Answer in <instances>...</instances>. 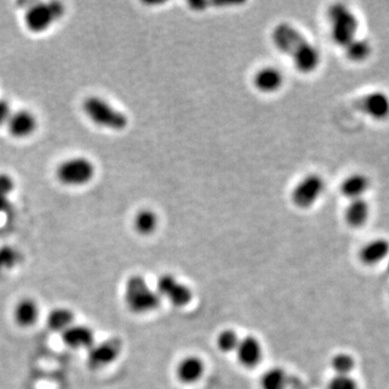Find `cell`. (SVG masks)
<instances>
[{
	"label": "cell",
	"mask_w": 389,
	"mask_h": 389,
	"mask_svg": "<svg viewBox=\"0 0 389 389\" xmlns=\"http://www.w3.org/2000/svg\"><path fill=\"white\" fill-rule=\"evenodd\" d=\"M370 216V207L364 198L352 200L345 211V220L349 226H364Z\"/></svg>",
	"instance_id": "obj_16"
},
{
	"label": "cell",
	"mask_w": 389,
	"mask_h": 389,
	"mask_svg": "<svg viewBox=\"0 0 389 389\" xmlns=\"http://www.w3.org/2000/svg\"><path fill=\"white\" fill-rule=\"evenodd\" d=\"M49 327L57 332H64L74 323V314L67 308H55L50 311L47 319Z\"/></svg>",
	"instance_id": "obj_20"
},
{
	"label": "cell",
	"mask_w": 389,
	"mask_h": 389,
	"mask_svg": "<svg viewBox=\"0 0 389 389\" xmlns=\"http://www.w3.org/2000/svg\"><path fill=\"white\" fill-rule=\"evenodd\" d=\"M327 389H358V385L349 376H335L330 381Z\"/></svg>",
	"instance_id": "obj_27"
},
{
	"label": "cell",
	"mask_w": 389,
	"mask_h": 389,
	"mask_svg": "<svg viewBox=\"0 0 389 389\" xmlns=\"http://www.w3.org/2000/svg\"><path fill=\"white\" fill-rule=\"evenodd\" d=\"M63 342L71 348H91L93 346V331L86 325H71L62 332Z\"/></svg>",
	"instance_id": "obj_13"
},
{
	"label": "cell",
	"mask_w": 389,
	"mask_h": 389,
	"mask_svg": "<svg viewBox=\"0 0 389 389\" xmlns=\"http://www.w3.org/2000/svg\"><path fill=\"white\" fill-rule=\"evenodd\" d=\"M284 78L281 73L274 67H265L257 71L255 77V83L257 89L263 92H274L279 89Z\"/></svg>",
	"instance_id": "obj_18"
},
{
	"label": "cell",
	"mask_w": 389,
	"mask_h": 389,
	"mask_svg": "<svg viewBox=\"0 0 389 389\" xmlns=\"http://www.w3.org/2000/svg\"><path fill=\"white\" fill-rule=\"evenodd\" d=\"M331 366L337 376H349L355 368V360L348 354H337L333 357Z\"/></svg>",
	"instance_id": "obj_25"
},
{
	"label": "cell",
	"mask_w": 389,
	"mask_h": 389,
	"mask_svg": "<svg viewBox=\"0 0 389 389\" xmlns=\"http://www.w3.org/2000/svg\"><path fill=\"white\" fill-rule=\"evenodd\" d=\"M204 364L200 358L190 356L184 358L177 368L178 378L185 384L198 382L204 376Z\"/></svg>",
	"instance_id": "obj_14"
},
{
	"label": "cell",
	"mask_w": 389,
	"mask_h": 389,
	"mask_svg": "<svg viewBox=\"0 0 389 389\" xmlns=\"http://www.w3.org/2000/svg\"><path fill=\"white\" fill-rule=\"evenodd\" d=\"M239 342H240V339H239L236 331L224 330L219 335L216 343H218L219 348L222 350L223 353H231V352H236Z\"/></svg>",
	"instance_id": "obj_26"
},
{
	"label": "cell",
	"mask_w": 389,
	"mask_h": 389,
	"mask_svg": "<svg viewBox=\"0 0 389 389\" xmlns=\"http://www.w3.org/2000/svg\"><path fill=\"white\" fill-rule=\"evenodd\" d=\"M387 269H388V272H389V262H388V265H387Z\"/></svg>",
	"instance_id": "obj_32"
},
{
	"label": "cell",
	"mask_w": 389,
	"mask_h": 389,
	"mask_svg": "<svg viewBox=\"0 0 389 389\" xmlns=\"http://www.w3.org/2000/svg\"><path fill=\"white\" fill-rule=\"evenodd\" d=\"M358 110L373 120H383L389 117V96L383 91H373L356 102Z\"/></svg>",
	"instance_id": "obj_10"
},
{
	"label": "cell",
	"mask_w": 389,
	"mask_h": 389,
	"mask_svg": "<svg viewBox=\"0 0 389 389\" xmlns=\"http://www.w3.org/2000/svg\"><path fill=\"white\" fill-rule=\"evenodd\" d=\"M10 208V202L8 198L0 197V214L7 212Z\"/></svg>",
	"instance_id": "obj_31"
},
{
	"label": "cell",
	"mask_w": 389,
	"mask_h": 389,
	"mask_svg": "<svg viewBox=\"0 0 389 389\" xmlns=\"http://www.w3.org/2000/svg\"><path fill=\"white\" fill-rule=\"evenodd\" d=\"M20 261L21 253L16 248L11 245H4L0 248V274L12 269L20 263Z\"/></svg>",
	"instance_id": "obj_24"
},
{
	"label": "cell",
	"mask_w": 389,
	"mask_h": 389,
	"mask_svg": "<svg viewBox=\"0 0 389 389\" xmlns=\"http://www.w3.org/2000/svg\"><path fill=\"white\" fill-rule=\"evenodd\" d=\"M239 362L245 368H255L263 357V347L257 337L248 335L239 342L236 349Z\"/></svg>",
	"instance_id": "obj_12"
},
{
	"label": "cell",
	"mask_w": 389,
	"mask_h": 389,
	"mask_svg": "<svg viewBox=\"0 0 389 389\" xmlns=\"http://www.w3.org/2000/svg\"><path fill=\"white\" fill-rule=\"evenodd\" d=\"M158 218L151 210H142L135 216L134 227L141 235H151L157 228Z\"/></svg>",
	"instance_id": "obj_23"
},
{
	"label": "cell",
	"mask_w": 389,
	"mask_h": 389,
	"mask_svg": "<svg viewBox=\"0 0 389 389\" xmlns=\"http://www.w3.org/2000/svg\"><path fill=\"white\" fill-rule=\"evenodd\" d=\"M83 110L93 124L110 130H124L128 126V118L124 112L110 105L100 96H88L83 100Z\"/></svg>",
	"instance_id": "obj_3"
},
{
	"label": "cell",
	"mask_w": 389,
	"mask_h": 389,
	"mask_svg": "<svg viewBox=\"0 0 389 389\" xmlns=\"http://www.w3.org/2000/svg\"><path fill=\"white\" fill-rule=\"evenodd\" d=\"M14 190V181L9 174L0 173V197L8 198Z\"/></svg>",
	"instance_id": "obj_28"
},
{
	"label": "cell",
	"mask_w": 389,
	"mask_h": 389,
	"mask_svg": "<svg viewBox=\"0 0 389 389\" xmlns=\"http://www.w3.org/2000/svg\"><path fill=\"white\" fill-rule=\"evenodd\" d=\"M325 183L320 177L313 174L305 178L294 190L292 200L296 206L302 209L308 208L317 202L323 194Z\"/></svg>",
	"instance_id": "obj_9"
},
{
	"label": "cell",
	"mask_w": 389,
	"mask_h": 389,
	"mask_svg": "<svg viewBox=\"0 0 389 389\" xmlns=\"http://www.w3.org/2000/svg\"><path fill=\"white\" fill-rule=\"evenodd\" d=\"M389 255V243L386 239H374L366 243L360 251V260L366 265H376L384 261Z\"/></svg>",
	"instance_id": "obj_15"
},
{
	"label": "cell",
	"mask_w": 389,
	"mask_h": 389,
	"mask_svg": "<svg viewBox=\"0 0 389 389\" xmlns=\"http://www.w3.org/2000/svg\"><path fill=\"white\" fill-rule=\"evenodd\" d=\"M14 319L21 327H30L36 323L39 316L38 304L30 298L20 301L14 307Z\"/></svg>",
	"instance_id": "obj_17"
},
{
	"label": "cell",
	"mask_w": 389,
	"mask_h": 389,
	"mask_svg": "<svg viewBox=\"0 0 389 389\" xmlns=\"http://www.w3.org/2000/svg\"><path fill=\"white\" fill-rule=\"evenodd\" d=\"M124 302L134 314L144 315L155 311L161 304L156 289H151L144 277L131 276L124 286Z\"/></svg>",
	"instance_id": "obj_2"
},
{
	"label": "cell",
	"mask_w": 389,
	"mask_h": 389,
	"mask_svg": "<svg viewBox=\"0 0 389 389\" xmlns=\"http://www.w3.org/2000/svg\"><path fill=\"white\" fill-rule=\"evenodd\" d=\"M37 118L30 110H18L12 112L9 122L6 126L10 134L16 139L28 138L36 131Z\"/></svg>",
	"instance_id": "obj_11"
},
{
	"label": "cell",
	"mask_w": 389,
	"mask_h": 389,
	"mask_svg": "<svg viewBox=\"0 0 389 389\" xmlns=\"http://www.w3.org/2000/svg\"><path fill=\"white\" fill-rule=\"evenodd\" d=\"M272 40L279 50L294 59L298 71L310 73L320 62L318 50L298 32L289 24L281 23L272 32Z\"/></svg>",
	"instance_id": "obj_1"
},
{
	"label": "cell",
	"mask_w": 389,
	"mask_h": 389,
	"mask_svg": "<svg viewBox=\"0 0 389 389\" xmlns=\"http://www.w3.org/2000/svg\"><path fill=\"white\" fill-rule=\"evenodd\" d=\"M346 55L354 62H362L366 60L372 52V47L366 39L355 38L345 47Z\"/></svg>",
	"instance_id": "obj_22"
},
{
	"label": "cell",
	"mask_w": 389,
	"mask_h": 389,
	"mask_svg": "<svg viewBox=\"0 0 389 389\" xmlns=\"http://www.w3.org/2000/svg\"><path fill=\"white\" fill-rule=\"evenodd\" d=\"M12 112H13V110H12L9 102L0 99V127L6 126L8 124Z\"/></svg>",
	"instance_id": "obj_30"
},
{
	"label": "cell",
	"mask_w": 389,
	"mask_h": 389,
	"mask_svg": "<svg viewBox=\"0 0 389 389\" xmlns=\"http://www.w3.org/2000/svg\"><path fill=\"white\" fill-rule=\"evenodd\" d=\"M122 342L110 339L92 346L88 355V366L91 368H101L112 364L122 353Z\"/></svg>",
	"instance_id": "obj_8"
},
{
	"label": "cell",
	"mask_w": 389,
	"mask_h": 389,
	"mask_svg": "<svg viewBox=\"0 0 389 389\" xmlns=\"http://www.w3.org/2000/svg\"><path fill=\"white\" fill-rule=\"evenodd\" d=\"M190 6L194 10H204L209 6H236L241 5V3L236 1H207V0H198V1H190Z\"/></svg>",
	"instance_id": "obj_29"
},
{
	"label": "cell",
	"mask_w": 389,
	"mask_h": 389,
	"mask_svg": "<svg viewBox=\"0 0 389 389\" xmlns=\"http://www.w3.org/2000/svg\"><path fill=\"white\" fill-rule=\"evenodd\" d=\"M65 13V7L59 1L38 3L28 8L24 16L26 28L33 33L46 32L55 22L61 20Z\"/></svg>",
	"instance_id": "obj_6"
},
{
	"label": "cell",
	"mask_w": 389,
	"mask_h": 389,
	"mask_svg": "<svg viewBox=\"0 0 389 389\" xmlns=\"http://www.w3.org/2000/svg\"><path fill=\"white\" fill-rule=\"evenodd\" d=\"M370 181L364 174H353L348 177L342 184L341 190L344 196L350 199H359L362 194L368 190Z\"/></svg>",
	"instance_id": "obj_19"
},
{
	"label": "cell",
	"mask_w": 389,
	"mask_h": 389,
	"mask_svg": "<svg viewBox=\"0 0 389 389\" xmlns=\"http://www.w3.org/2000/svg\"><path fill=\"white\" fill-rule=\"evenodd\" d=\"M288 376L281 368H272L261 378L262 389H286Z\"/></svg>",
	"instance_id": "obj_21"
},
{
	"label": "cell",
	"mask_w": 389,
	"mask_h": 389,
	"mask_svg": "<svg viewBox=\"0 0 389 389\" xmlns=\"http://www.w3.org/2000/svg\"><path fill=\"white\" fill-rule=\"evenodd\" d=\"M60 183L67 186H83L95 175V166L83 156H76L62 161L55 171Z\"/></svg>",
	"instance_id": "obj_5"
},
{
	"label": "cell",
	"mask_w": 389,
	"mask_h": 389,
	"mask_svg": "<svg viewBox=\"0 0 389 389\" xmlns=\"http://www.w3.org/2000/svg\"><path fill=\"white\" fill-rule=\"evenodd\" d=\"M156 291L161 298H165L175 307L186 306L192 298V292L190 286L180 281L171 274H165L159 277Z\"/></svg>",
	"instance_id": "obj_7"
},
{
	"label": "cell",
	"mask_w": 389,
	"mask_h": 389,
	"mask_svg": "<svg viewBox=\"0 0 389 389\" xmlns=\"http://www.w3.org/2000/svg\"><path fill=\"white\" fill-rule=\"evenodd\" d=\"M327 16L331 23L333 40L335 44L345 48L353 42L357 35L359 28L357 16L349 8L342 4L331 6L327 11Z\"/></svg>",
	"instance_id": "obj_4"
}]
</instances>
